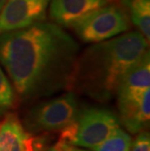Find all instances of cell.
Masks as SVG:
<instances>
[{
  "mask_svg": "<svg viewBox=\"0 0 150 151\" xmlns=\"http://www.w3.org/2000/svg\"><path fill=\"white\" fill-rule=\"evenodd\" d=\"M119 128L120 121L111 111L89 107L77 111L74 119L60 130V139L80 148L92 150Z\"/></svg>",
  "mask_w": 150,
  "mask_h": 151,
  "instance_id": "277c9868",
  "label": "cell"
},
{
  "mask_svg": "<svg viewBox=\"0 0 150 151\" xmlns=\"http://www.w3.org/2000/svg\"><path fill=\"white\" fill-rule=\"evenodd\" d=\"M14 99L15 96L12 86L0 67V117L12 108Z\"/></svg>",
  "mask_w": 150,
  "mask_h": 151,
  "instance_id": "7c38bea8",
  "label": "cell"
},
{
  "mask_svg": "<svg viewBox=\"0 0 150 151\" xmlns=\"http://www.w3.org/2000/svg\"><path fill=\"white\" fill-rule=\"evenodd\" d=\"M120 122L132 134L141 132L150 119V57L147 51L121 78L116 89Z\"/></svg>",
  "mask_w": 150,
  "mask_h": 151,
  "instance_id": "3957f363",
  "label": "cell"
},
{
  "mask_svg": "<svg viewBox=\"0 0 150 151\" xmlns=\"http://www.w3.org/2000/svg\"><path fill=\"white\" fill-rule=\"evenodd\" d=\"M6 1H7V0H0V12H1L2 8H3V6H4V4L6 3Z\"/></svg>",
  "mask_w": 150,
  "mask_h": 151,
  "instance_id": "9a60e30c",
  "label": "cell"
},
{
  "mask_svg": "<svg viewBox=\"0 0 150 151\" xmlns=\"http://www.w3.org/2000/svg\"><path fill=\"white\" fill-rule=\"evenodd\" d=\"M133 22L146 39L150 37V0H126Z\"/></svg>",
  "mask_w": 150,
  "mask_h": 151,
  "instance_id": "30bf717a",
  "label": "cell"
},
{
  "mask_svg": "<svg viewBox=\"0 0 150 151\" xmlns=\"http://www.w3.org/2000/svg\"><path fill=\"white\" fill-rule=\"evenodd\" d=\"M77 111L74 94L67 93L34 107L27 118V125L35 132L62 130L74 119Z\"/></svg>",
  "mask_w": 150,
  "mask_h": 151,
  "instance_id": "8992f818",
  "label": "cell"
},
{
  "mask_svg": "<svg viewBox=\"0 0 150 151\" xmlns=\"http://www.w3.org/2000/svg\"><path fill=\"white\" fill-rule=\"evenodd\" d=\"M107 3L108 0H51L50 15L55 24L72 27L81 19Z\"/></svg>",
  "mask_w": 150,
  "mask_h": 151,
  "instance_id": "ba28073f",
  "label": "cell"
},
{
  "mask_svg": "<svg viewBox=\"0 0 150 151\" xmlns=\"http://www.w3.org/2000/svg\"><path fill=\"white\" fill-rule=\"evenodd\" d=\"M132 139L121 128L91 151H131Z\"/></svg>",
  "mask_w": 150,
  "mask_h": 151,
  "instance_id": "8fae6325",
  "label": "cell"
},
{
  "mask_svg": "<svg viewBox=\"0 0 150 151\" xmlns=\"http://www.w3.org/2000/svg\"><path fill=\"white\" fill-rule=\"evenodd\" d=\"M78 44L57 24L38 22L0 33V63L21 97L62 84L76 66Z\"/></svg>",
  "mask_w": 150,
  "mask_h": 151,
  "instance_id": "6da1fadb",
  "label": "cell"
},
{
  "mask_svg": "<svg viewBox=\"0 0 150 151\" xmlns=\"http://www.w3.org/2000/svg\"><path fill=\"white\" fill-rule=\"evenodd\" d=\"M51 0H7L0 12V33L24 28L44 20Z\"/></svg>",
  "mask_w": 150,
  "mask_h": 151,
  "instance_id": "52a82bcc",
  "label": "cell"
},
{
  "mask_svg": "<svg viewBox=\"0 0 150 151\" xmlns=\"http://www.w3.org/2000/svg\"><path fill=\"white\" fill-rule=\"evenodd\" d=\"M50 151H89V150L71 145V144L65 142V141L59 139L58 142L56 144H54V145L51 147Z\"/></svg>",
  "mask_w": 150,
  "mask_h": 151,
  "instance_id": "5bb4252c",
  "label": "cell"
},
{
  "mask_svg": "<svg viewBox=\"0 0 150 151\" xmlns=\"http://www.w3.org/2000/svg\"><path fill=\"white\" fill-rule=\"evenodd\" d=\"M131 151H150V137L146 132L140 133L136 137Z\"/></svg>",
  "mask_w": 150,
  "mask_h": 151,
  "instance_id": "4fadbf2b",
  "label": "cell"
},
{
  "mask_svg": "<svg viewBox=\"0 0 150 151\" xmlns=\"http://www.w3.org/2000/svg\"><path fill=\"white\" fill-rule=\"evenodd\" d=\"M35 142L17 115L8 114L0 124V151H37Z\"/></svg>",
  "mask_w": 150,
  "mask_h": 151,
  "instance_id": "9c48e42d",
  "label": "cell"
},
{
  "mask_svg": "<svg viewBox=\"0 0 150 151\" xmlns=\"http://www.w3.org/2000/svg\"><path fill=\"white\" fill-rule=\"evenodd\" d=\"M147 39L138 32H128L88 48L76 62L75 69L86 84L109 96L116 92L121 78L147 52Z\"/></svg>",
  "mask_w": 150,
  "mask_h": 151,
  "instance_id": "7a4b0ae2",
  "label": "cell"
},
{
  "mask_svg": "<svg viewBox=\"0 0 150 151\" xmlns=\"http://www.w3.org/2000/svg\"><path fill=\"white\" fill-rule=\"evenodd\" d=\"M72 27L84 42L98 43L125 32L129 22L121 9L104 5L81 19Z\"/></svg>",
  "mask_w": 150,
  "mask_h": 151,
  "instance_id": "5b68a950",
  "label": "cell"
}]
</instances>
